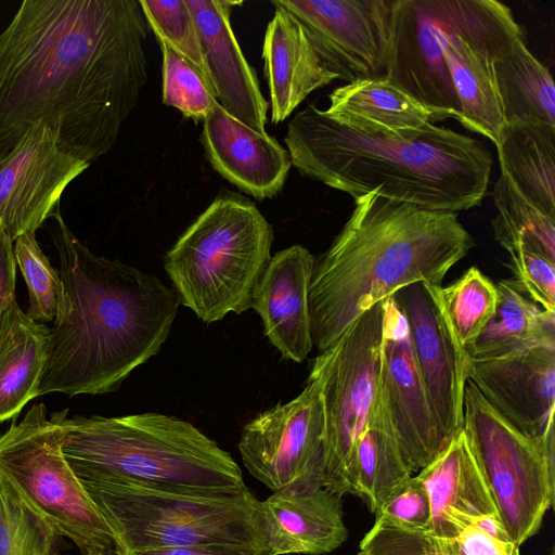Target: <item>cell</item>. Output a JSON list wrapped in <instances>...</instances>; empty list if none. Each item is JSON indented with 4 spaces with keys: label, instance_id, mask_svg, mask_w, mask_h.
<instances>
[{
    "label": "cell",
    "instance_id": "obj_1",
    "mask_svg": "<svg viewBox=\"0 0 555 555\" xmlns=\"http://www.w3.org/2000/svg\"><path fill=\"white\" fill-rule=\"evenodd\" d=\"M137 0H24L0 33V157L48 126L88 163L109 152L147 82Z\"/></svg>",
    "mask_w": 555,
    "mask_h": 555
},
{
    "label": "cell",
    "instance_id": "obj_2",
    "mask_svg": "<svg viewBox=\"0 0 555 555\" xmlns=\"http://www.w3.org/2000/svg\"><path fill=\"white\" fill-rule=\"evenodd\" d=\"M52 217L65 312L49 327L37 397L113 392L159 352L178 297L155 275L93 254L68 228L61 207Z\"/></svg>",
    "mask_w": 555,
    "mask_h": 555
},
{
    "label": "cell",
    "instance_id": "obj_3",
    "mask_svg": "<svg viewBox=\"0 0 555 555\" xmlns=\"http://www.w3.org/2000/svg\"><path fill=\"white\" fill-rule=\"evenodd\" d=\"M292 166L302 176L349 194L376 193L431 210L459 212L481 205L492 156L485 144L430 124L402 135L365 134L308 105L287 126Z\"/></svg>",
    "mask_w": 555,
    "mask_h": 555
},
{
    "label": "cell",
    "instance_id": "obj_4",
    "mask_svg": "<svg viewBox=\"0 0 555 555\" xmlns=\"http://www.w3.org/2000/svg\"><path fill=\"white\" fill-rule=\"evenodd\" d=\"M474 245L456 212L376 193L356 198L343 229L315 260L309 288L313 345L324 351L363 312L402 287L440 285Z\"/></svg>",
    "mask_w": 555,
    "mask_h": 555
},
{
    "label": "cell",
    "instance_id": "obj_5",
    "mask_svg": "<svg viewBox=\"0 0 555 555\" xmlns=\"http://www.w3.org/2000/svg\"><path fill=\"white\" fill-rule=\"evenodd\" d=\"M67 414L62 451L81 481L207 495L248 490L233 457L188 421L156 412Z\"/></svg>",
    "mask_w": 555,
    "mask_h": 555
},
{
    "label": "cell",
    "instance_id": "obj_6",
    "mask_svg": "<svg viewBox=\"0 0 555 555\" xmlns=\"http://www.w3.org/2000/svg\"><path fill=\"white\" fill-rule=\"evenodd\" d=\"M272 225L244 196H218L164 258L179 304L205 323L251 308L271 259Z\"/></svg>",
    "mask_w": 555,
    "mask_h": 555
},
{
    "label": "cell",
    "instance_id": "obj_7",
    "mask_svg": "<svg viewBox=\"0 0 555 555\" xmlns=\"http://www.w3.org/2000/svg\"><path fill=\"white\" fill-rule=\"evenodd\" d=\"M112 530L119 555L190 545H234L267 555L260 501L164 491L112 481H81Z\"/></svg>",
    "mask_w": 555,
    "mask_h": 555
},
{
    "label": "cell",
    "instance_id": "obj_8",
    "mask_svg": "<svg viewBox=\"0 0 555 555\" xmlns=\"http://www.w3.org/2000/svg\"><path fill=\"white\" fill-rule=\"evenodd\" d=\"M34 404L0 436V489L38 514L81 554L119 555L116 539L67 463L63 418Z\"/></svg>",
    "mask_w": 555,
    "mask_h": 555
},
{
    "label": "cell",
    "instance_id": "obj_9",
    "mask_svg": "<svg viewBox=\"0 0 555 555\" xmlns=\"http://www.w3.org/2000/svg\"><path fill=\"white\" fill-rule=\"evenodd\" d=\"M383 322L380 301L310 366L308 378L319 385L325 417L321 485L338 496L351 492L358 443L378 401Z\"/></svg>",
    "mask_w": 555,
    "mask_h": 555
},
{
    "label": "cell",
    "instance_id": "obj_10",
    "mask_svg": "<svg viewBox=\"0 0 555 555\" xmlns=\"http://www.w3.org/2000/svg\"><path fill=\"white\" fill-rule=\"evenodd\" d=\"M463 431L513 542L520 547L541 528L554 503L555 450L543 449L503 418L466 382Z\"/></svg>",
    "mask_w": 555,
    "mask_h": 555
},
{
    "label": "cell",
    "instance_id": "obj_11",
    "mask_svg": "<svg viewBox=\"0 0 555 555\" xmlns=\"http://www.w3.org/2000/svg\"><path fill=\"white\" fill-rule=\"evenodd\" d=\"M524 36L506 4L496 0H444L442 60L460 105L459 122L499 143L503 117L494 64Z\"/></svg>",
    "mask_w": 555,
    "mask_h": 555
},
{
    "label": "cell",
    "instance_id": "obj_12",
    "mask_svg": "<svg viewBox=\"0 0 555 555\" xmlns=\"http://www.w3.org/2000/svg\"><path fill=\"white\" fill-rule=\"evenodd\" d=\"M237 447L250 475L273 492L322 487L325 417L319 385L308 378L293 400L247 422Z\"/></svg>",
    "mask_w": 555,
    "mask_h": 555
},
{
    "label": "cell",
    "instance_id": "obj_13",
    "mask_svg": "<svg viewBox=\"0 0 555 555\" xmlns=\"http://www.w3.org/2000/svg\"><path fill=\"white\" fill-rule=\"evenodd\" d=\"M395 0H273L302 26L323 65L352 82L385 77Z\"/></svg>",
    "mask_w": 555,
    "mask_h": 555
},
{
    "label": "cell",
    "instance_id": "obj_14",
    "mask_svg": "<svg viewBox=\"0 0 555 555\" xmlns=\"http://www.w3.org/2000/svg\"><path fill=\"white\" fill-rule=\"evenodd\" d=\"M411 344L443 450L463 430L469 357L446 312L441 285L417 282L393 294Z\"/></svg>",
    "mask_w": 555,
    "mask_h": 555
},
{
    "label": "cell",
    "instance_id": "obj_15",
    "mask_svg": "<svg viewBox=\"0 0 555 555\" xmlns=\"http://www.w3.org/2000/svg\"><path fill=\"white\" fill-rule=\"evenodd\" d=\"M90 163L74 156L42 122L0 157V228L14 242L35 232L61 207L67 185Z\"/></svg>",
    "mask_w": 555,
    "mask_h": 555
},
{
    "label": "cell",
    "instance_id": "obj_16",
    "mask_svg": "<svg viewBox=\"0 0 555 555\" xmlns=\"http://www.w3.org/2000/svg\"><path fill=\"white\" fill-rule=\"evenodd\" d=\"M379 397L402 456L412 473L434 461L443 448L413 352L410 331L395 295L383 300Z\"/></svg>",
    "mask_w": 555,
    "mask_h": 555
},
{
    "label": "cell",
    "instance_id": "obj_17",
    "mask_svg": "<svg viewBox=\"0 0 555 555\" xmlns=\"http://www.w3.org/2000/svg\"><path fill=\"white\" fill-rule=\"evenodd\" d=\"M469 380L488 403L543 449H555V344L467 365Z\"/></svg>",
    "mask_w": 555,
    "mask_h": 555
},
{
    "label": "cell",
    "instance_id": "obj_18",
    "mask_svg": "<svg viewBox=\"0 0 555 555\" xmlns=\"http://www.w3.org/2000/svg\"><path fill=\"white\" fill-rule=\"evenodd\" d=\"M198 33L204 63L214 95L231 116L266 133L268 102L257 74L245 59L231 26L233 7L228 0H185Z\"/></svg>",
    "mask_w": 555,
    "mask_h": 555
},
{
    "label": "cell",
    "instance_id": "obj_19",
    "mask_svg": "<svg viewBox=\"0 0 555 555\" xmlns=\"http://www.w3.org/2000/svg\"><path fill=\"white\" fill-rule=\"evenodd\" d=\"M315 257L293 245L274 254L253 294L263 334L286 360L301 363L312 350L309 288Z\"/></svg>",
    "mask_w": 555,
    "mask_h": 555
},
{
    "label": "cell",
    "instance_id": "obj_20",
    "mask_svg": "<svg viewBox=\"0 0 555 555\" xmlns=\"http://www.w3.org/2000/svg\"><path fill=\"white\" fill-rule=\"evenodd\" d=\"M203 120L202 142L219 175L258 201L281 192L292 167L286 149L231 116L218 102Z\"/></svg>",
    "mask_w": 555,
    "mask_h": 555
},
{
    "label": "cell",
    "instance_id": "obj_21",
    "mask_svg": "<svg viewBox=\"0 0 555 555\" xmlns=\"http://www.w3.org/2000/svg\"><path fill=\"white\" fill-rule=\"evenodd\" d=\"M260 511L267 555H323L348 538L341 496L323 487L274 491Z\"/></svg>",
    "mask_w": 555,
    "mask_h": 555
},
{
    "label": "cell",
    "instance_id": "obj_22",
    "mask_svg": "<svg viewBox=\"0 0 555 555\" xmlns=\"http://www.w3.org/2000/svg\"><path fill=\"white\" fill-rule=\"evenodd\" d=\"M416 476L430 502L426 531L435 535L454 539L479 518L499 513L463 430Z\"/></svg>",
    "mask_w": 555,
    "mask_h": 555
},
{
    "label": "cell",
    "instance_id": "obj_23",
    "mask_svg": "<svg viewBox=\"0 0 555 555\" xmlns=\"http://www.w3.org/2000/svg\"><path fill=\"white\" fill-rule=\"evenodd\" d=\"M271 120L284 121L314 90L337 77L321 62L299 22L275 7L262 46Z\"/></svg>",
    "mask_w": 555,
    "mask_h": 555
},
{
    "label": "cell",
    "instance_id": "obj_24",
    "mask_svg": "<svg viewBox=\"0 0 555 555\" xmlns=\"http://www.w3.org/2000/svg\"><path fill=\"white\" fill-rule=\"evenodd\" d=\"M324 114L350 130L378 135L422 131L431 122L429 112L387 77L348 82L328 95Z\"/></svg>",
    "mask_w": 555,
    "mask_h": 555
},
{
    "label": "cell",
    "instance_id": "obj_25",
    "mask_svg": "<svg viewBox=\"0 0 555 555\" xmlns=\"http://www.w3.org/2000/svg\"><path fill=\"white\" fill-rule=\"evenodd\" d=\"M49 327L33 320L16 299L0 318V423L37 397L47 360Z\"/></svg>",
    "mask_w": 555,
    "mask_h": 555
},
{
    "label": "cell",
    "instance_id": "obj_26",
    "mask_svg": "<svg viewBox=\"0 0 555 555\" xmlns=\"http://www.w3.org/2000/svg\"><path fill=\"white\" fill-rule=\"evenodd\" d=\"M495 312L466 348L473 360L503 358L540 345L555 344V312L541 309L514 279L496 284Z\"/></svg>",
    "mask_w": 555,
    "mask_h": 555
},
{
    "label": "cell",
    "instance_id": "obj_27",
    "mask_svg": "<svg viewBox=\"0 0 555 555\" xmlns=\"http://www.w3.org/2000/svg\"><path fill=\"white\" fill-rule=\"evenodd\" d=\"M495 149L501 172L529 203L555 219V128L504 125Z\"/></svg>",
    "mask_w": 555,
    "mask_h": 555
},
{
    "label": "cell",
    "instance_id": "obj_28",
    "mask_svg": "<svg viewBox=\"0 0 555 555\" xmlns=\"http://www.w3.org/2000/svg\"><path fill=\"white\" fill-rule=\"evenodd\" d=\"M494 75L504 125L555 128L552 75L529 51L524 36L517 38L495 62Z\"/></svg>",
    "mask_w": 555,
    "mask_h": 555
},
{
    "label": "cell",
    "instance_id": "obj_29",
    "mask_svg": "<svg viewBox=\"0 0 555 555\" xmlns=\"http://www.w3.org/2000/svg\"><path fill=\"white\" fill-rule=\"evenodd\" d=\"M392 431L380 397L357 449L350 494L373 514L396 487L412 477Z\"/></svg>",
    "mask_w": 555,
    "mask_h": 555
},
{
    "label": "cell",
    "instance_id": "obj_30",
    "mask_svg": "<svg viewBox=\"0 0 555 555\" xmlns=\"http://www.w3.org/2000/svg\"><path fill=\"white\" fill-rule=\"evenodd\" d=\"M498 209L493 237L507 251L526 248L555 262V219L529 203L501 172L492 192Z\"/></svg>",
    "mask_w": 555,
    "mask_h": 555
},
{
    "label": "cell",
    "instance_id": "obj_31",
    "mask_svg": "<svg viewBox=\"0 0 555 555\" xmlns=\"http://www.w3.org/2000/svg\"><path fill=\"white\" fill-rule=\"evenodd\" d=\"M443 306L452 328L466 349L478 338L498 305L496 285L477 267L441 287Z\"/></svg>",
    "mask_w": 555,
    "mask_h": 555
},
{
    "label": "cell",
    "instance_id": "obj_32",
    "mask_svg": "<svg viewBox=\"0 0 555 555\" xmlns=\"http://www.w3.org/2000/svg\"><path fill=\"white\" fill-rule=\"evenodd\" d=\"M14 257L28 288V317L39 323L52 322L65 312V291L60 271L40 248L35 232L13 242Z\"/></svg>",
    "mask_w": 555,
    "mask_h": 555
},
{
    "label": "cell",
    "instance_id": "obj_33",
    "mask_svg": "<svg viewBox=\"0 0 555 555\" xmlns=\"http://www.w3.org/2000/svg\"><path fill=\"white\" fill-rule=\"evenodd\" d=\"M60 538L31 508L0 489V555H60Z\"/></svg>",
    "mask_w": 555,
    "mask_h": 555
},
{
    "label": "cell",
    "instance_id": "obj_34",
    "mask_svg": "<svg viewBox=\"0 0 555 555\" xmlns=\"http://www.w3.org/2000/svg\"><path fill=\"white\" fill-rule=\"evenodd\" d=\"M163 53V103L184 116L204 119L217 102L202 74L167 42L158 40Z\"/></svg>",
    "mask_w": 555,
    "mask_h": 555
},
{
    "label": "cell",
    "instance_id": "obj_35",
    "mask_svg": "<svg viewBox=\"0 0 555 555\" xmlns=\"http://www.w3.org/2000/svg\"><path fill=\"white\" fill-rule=\"evenodd\" d=\"M139 2L147 25L153 29L157 40L167 42L191 62L211 89L196 25L185 0H140Z\"/></svg>",
    "mask_w": 555,
    "mask_h": 555
},
{
    "label": "cell",
    "instance_id": "obj_36",
    "mask_svg": "<svg viewBox=\"0 0 555 555\" xmlns=\"http://www.w3.org/2000/svg\"><path fill=\"white\" fill-rule=\"evenodd\" d=\"M362 555H461L454 539L408 530L375 519L360 542Z\"/></svg>",
    "mask_w": 555,
    "mask_h": 555
},
{
    "label": "cell",
    "instance_id": "obj_37",
    "mask_svg": "<svg viewBox=\"0 0 555 555\" xmlns=\"http://www.w3.org/2000/svg\"><path fill=\"white\" fill-rule=\"evenodd\" d=\"M375 519L408 530H426L430 519L428 492L417 476H412L388 495L375 512Z\"/></svg>",
    "mask_w": 555,
    "mask_h": 555
},
{
    "label": "cell",
    "instance_id": "obj_38",
    "mask_svg": "<svg viewBox=\"0 0 555 555\" xmlns=\"http://www.w3.org/2000/svg\"><path fill=\"white\" fill-rule=\"evenodd\" d=\"M507 253V266L525 294L541 309L555 312V262L526 248H513Z\"/></svg>",
    "mask_w": 555,
    "mask_h": 555
},
{
    "label": "cell",
    "instance_id": "obj_39",
    "mask_svg": "<svg viewBox=\"0 0 555 555\" xmlns=\"http://www.w3.org/2000/svg\"><path fill=\"white\" fill-rule=\"evenodd\" d=\"M454 540L461 555H521L513 541L493 538L475 525L465 528Z\"/></svg>",
    "mask_w": 555,
    "mask_h": 555
},
{
    "label": "cell",
    "instance_id": "obj_40",
    "mask_svg": "<svg viewBox=\"0 0 555 555\" xmlns=\"http://www.w3.org/2000/svg\"><path fill=\"white\" fill-rule=\"evenodd\" d=\"M16 261L13 241L0 228V318L5 309L16 299Z\"/></svg>",
    "mask_w": 555,
    "mask_h": 555
},
{
    "label": "cell",
    "instance_id": "obj_41",
    "mask_svg": "<svg viewBox=\"0 0 555 555\" xmlns=\"http://www.w3.org/2000/svg\"><path fill=\"white\" fill-rule=\"evenodd\" d=\"M125 555H260L258 552L234 545H190L132 551Z\"/></svg>",
    "mask_w": 555,
    "mask_h": 555
},
{
    "label": "cell",
    "instance_id": "obj_42",
    "mask_svg": "<svg viewBox=\"0 0 555 555\" xmlns=\"http://www.w3.org/2000/svg\"><path fill=\"white\" fill-rule=\"evenodd\" d=\"M474 525L493 538L503 541H513L499 513L483 516L479 518Z\"/></svg>",
    "mask_w": 555,
    "mask_h": 555
},
{
    "label": "cell",
    "instance_id": "obj_43",
    "mask_svg": "<svg viewBox=\"0 0 555 555\" xmlns=\"http://www.w3.org/2000/svg\"><path fill=\"white\" fill-rule=\"evenodd\" d=\"M81 555H104V554L87 553V554H81Z\"/></svg>",
    "mask_w": 555,
    "mask_h": 555
},
{
    "label": "cell",
    "instance_id": "obj_44",
    "mask_svg": "<svg viewBox=\"0 0 555 555\" xmlns=\"http://www.w3.org/2000/svg\"><path fill=\"white\" fill-rule=\"evenodd\" d=\"M358 555H362V554L358 553Z\"/></svg>",
    "mask_w": 555,
    "mask_h": 555
},
{
    "label": "cell",
    "instance_id": "obj_45",
    "mask_svg": "<svg viewBox=\"0 0 555 555\" xmlns=\"http://www.w3.org/2000/svg\"><path fill=\"white\" fill-rule=\"evenodd\" d=\"M552 555H554V553H552Z\"/></svg>",
    "mask_w": 555,
    "mask_h": 555
}]
</instances>
